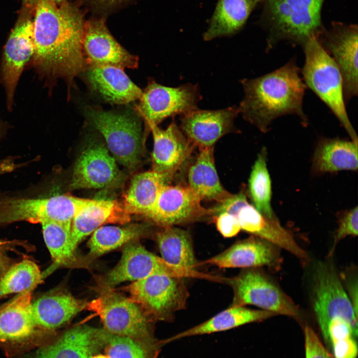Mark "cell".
I'll use <instances>...</instances> for the list:
<instances>
[{"instance_id": "obj_25", "label": "cell", "mask_w": 358, "mask_h": 358, "mask_svg": "<svg viewBox=\"0 0 358 358\" xmlns=\"http://www.w3.org/2000/svg\"><path fill=\"white\" fill-rule=\"evenodd\" d=\"M130 218V214L126 211L123 203L114 200H96L73 218L71 230L72 243L76 248L84 238L103 224H122L129 222Z\"/></svg>"}, {"instance_id": "obj_19", "label": "cell", "mask_w": 358, "mask_h": 358, "mask_svg": "<svg viewBox=\"0 0 358 358\" xmlns=\"http://www.w3.org/2000/svg\"><path fill=\"white\" fill-rule=\"evenodd\" d=\"M238 113L235 106L214 110L198 109L181 116L180 129L195 147H214L223 136L236 131L234 121Z\"/></svg>"}, {"instance_id": "obj_49", "label": "cell", "mask_w": 358, "mask_h": 358, "mask_svg": "<svg viewBox=\"0 0 358 358\" xmlns=\"http://www.w3.org/2000/svg\"><path fill=\"white\" fill-rule=\"evenodd\" d=\"M1 122H0V128H1Z\"/></svg>"}, {"instance_id": "obj_9", "label": "cell", "mask_w": 358, "mask_h": 358, "mask_svg": "<svg viewBox=\"0 0 358 358\" xmlns=\"http://www.w3.org/2000/svg\"><path fill=\"white\" fill-rule=\"evenodd\" d=\"M156 274L211 281L214 278L213 275L199 272L196 269L169 264L161 257L133 241L125 245L119 263L101 279V286L102 289H112L123 282L135 281Z\"/></svg>"}, {"instance_id": "obj_21", "label": "cell", "mask_w": 358, "mask_h": 358, "mask_svg": "<svg viewBox=\"0 0 358 358\" xmlns=\"http://www.w3.org/2000/svg\"><path fill=\"white\" fill-rule=\"evenodd\" d=\"M108 336L104 329L75 327L27 358H90L104 347Z\"/></svg>"}, {"instance_id": "obj_36", "label": "cell", "mask_w": 358, "mask_h": 358, "mask_svg": "<svg viewBox=\"0 0 358 358\" xmlns=\"http://www.w3.org/2000/svg\"><path fill=\"white\" fill-rule=\"evenodd\" d=\"M161 341L148 342L108 333L104 346L109 358H157Z\"/></svg>"}, {"instance_id": "obj_17", "label": "cell", "mask_w": 358, "mask_h": 358, "mask_svg": "<svg viewBox=\"0 0 358 358\" xmlns=\"http://www.w3.org/2000/svg\"><path fill=\"white\" fill-rule=\"evenodd\" d=\"M122 175L113 157L103 145L91 144L77 159L72 177V189L104 188L121 182Z\"/></svg>"}, {"instance_id": "obj_6", "label": "cell", "mask_w": 358, "mask_h": 358, "mask_svg": "<svg viewBox=\"0 0 358 358\" xmlns=\"http://www.w3.org/2000/svg\"><path fill=\"white\" fill-rule=\"evenodd\" d=\"M102 290L98 298L88 302L86 309L99 317L105 331L144 342L157 340L154 335L153 320L137 304L112 289Z\"/></svg>"}, {"instance_id": "obj_34", "label": "cell", "mask_w": 358, "mask_h": 358, "mask_svg": "<svg viewBox=\"0 0 358 358\" xmlns=\"http://www.w3.org/2000/svg\"><path fill=\"white\" fill-rule=\"evenodd\" d=\"M267 151L262 148L252 168L249 179V193L254 206L262 214L274 218L271 205V182L267 164Z\"/></svg>"}, {"instance_id": "obj_14", "label": "cell", "mask_w": 358, "mask_h": 358, "mask_svg": "<svg viewBox=\"0 0 358 358\" xmlns=\"http://www.w3.org/2000/svg\"><path fill=\"white\" fill-rule=\"evenodd\" d=\"M201 201L187 185L166 184L147 218L161 227L212 218L211 208L204 207Z\"/></svg>"}, {"instance_id": "obj_27", "label": "cell", "mask_w": 358, "mask_h": 358, "mask_svg": "<svg viewBox=\"0 0 358 358\" xmlns=\"http://www.w3.org/2000/svg\"><path fill=\"white\" fill-rule=\"evenodd\" d=\"M276 315L272 312L262 309L230 306L208 320L162 341V342L164 345L185 337L225 331L247 324L261 321Z\"/></svg>"}, {"instance_id": "obj_8", "label": "cell", "mask_w": 358, "mask_h": 358, "mask_svg": "<svg viewBox=\"0 0 358 358\" xmlns=\"http://www.w3.org/2000/svg\"><path fill=\"white\" fill-rule=\"evenodd\" d=\"M96 199L58 195L43 198H11L0 201V223L52 221L71 228L74 217Z\"/></svg>"}, {"instance_id": "obj_46", "label": "cell", "mask_w": 358, "mask_h": 358, "mask_svg": "<svg viewBox=\"0 0 358 358\" xmlns=\"http://www.w3.org/2000/svg\"><path fill=\"white\" fill-rule=\"evenodd\" d=\"M90 358H109L106 355L94 354Z\"/></svg>"}, {"instance_id": "obj_31", "label": "cell", "mask_w": 358, "mask_h": 358, "mask_svg": "<svg viewBox=\"0 0 358 358\" xmlns=\"http://www.w3.org/2000/svg\"><path fill=\"white\" fill-rule=\"evenodd\" d=\"M161 258L178 267L195 269L196 262L190 234L175 226L162 227L156 234Z\"/></svg>"}, {"instance_id": "obj_24", "label": "cell", "mask_w": 358, "mask_h": 358, "mask_svg": "<svg viewBox=\"0 0 358 358\" xmlns=\"http://www.w3.org/2000/svg\"><path fill=\"white\" fill-rule=\"evenodd\" d=\"M358 141L339 138L320 139L315 148L312 171L315 175L341 171H357Z\"/></svg>"}, {"instance_id": "obj_39", "label": "cell", "mask_w": 358, "mask_h": 358, "mask_svg": "<svg viewBox=\"0 0 358 358\" xmlns=\"http://www.w3.org/2000/svg\"><path fill=\"white\" fill-rule=\"evenodd\" d=\"M217 229L225 238H230L237 235L241 229L235 215L223 212L214 217Z\"/></svg>"}, {"instance_id": "obj_22", "label": "cell", "mask_w": 358, "mask_h": 358, "mask_svg": "<svg viewBox=\"0 0 358 358\" xmlns=\"http://www.w3.org/2000/svg\"><path fill=\"white\" fill-rule=\"evenodd\" d=\"M87 304L68 292H52L32 302V316L37 328L53 331L63 326L86 309Z\"/></svg>"}, {"instance_id": "obj_13", "label": "cell", "mask_w": 358, "mask_h": 358, "mask_svg": "<svg viewBox=\"0 0 358 358\" xmlns=\"http://www.w3.org/2000/svg\"><path fill=\"white\" fill-rule=\"evenodd\" d=\"M316 37L341 72L346 103L358 95V26L334 22Z\"/></svg>"}, {"instance_id": "obj_43", "label": "cell", "mask_w": 358, "mask_h": 358, "mask_svg": "<svg viewBox=\"0 0 358 358\" xmlns=\"http://www.w3.org/2000/svg\"><path fill=\"white\" fill-rule=\"evenodd\" d=\"M16 168V164L10 159L0 160V175L12 171Z\"/></svg>"}, {"instance_id": "obj_41", "label": "cell", "mask_w": 358, "mask_h": 358, "mask_svg": "<svg viewBox=\"0 0 358 358\" xmlns=\"http://www.w3.org/2000/svg\"><path fill=\"white\" fill-rule=\"evenodd\" d=\"M129 0H86L96 12L106 14L127 2Z\"/></svg>"}, {"instance_id": "obj_42", "label": "cell", "mask_w": 358, "mask_h": 358, "mask_svg": "<svg viewBox=\"0 0 358 358\" xmlns=\"http://www.w3.org/2000/svg\"><path fill=\"white\" fill-rule=\"evenodd\" d=\"M345 282L346 286V293L353 306L355 311L358 312V278L356 275H345Z\"/></svg>"}, {"instance_id": "obj_11", "label": "cell", "mask_w": 358, "mask_h": 358, "mask_svg": "<svg viewBox=\"0 0 358 358\" xmlns=\"http://www.w3.org/2000/svg\"><path fill=\"white\" fill-rule=\"evenodd\" d=\"M233 290L231 306L254 305L262 310L299 320L300 311L294 302L269 277L257 268H250L228 278Z\"/></svg>"}, {"instance_id": "obj_15", "label": "cell", "mask_w": 358, "mask_h": 358, "mask_svg": "<svg viewBox=\"0 0 358 358\" xmlns=\"http://www.w3.org/2000/svg\"><path fill=\"white\" fill-rule=\"evenodd\" d=\"M34 52L33 19L22 18L12 30L4 46L1 60L0 79L9 111L13 107L14 92L20 76L30 62Z\"/></svg>"}, {"instance_id": "obj_47", "label": "cell", "mask_w": 358, "mask_h": 358, "mask_svg": "<svg viewBox=\"0 0 358 358\" xmlns=\"http://www.w3.org/2000/svg\"><path fill=\"white\" fill-rule=\"evenodd\" d=\"M11 243H12L11 242L0 240V247Z\"/></svg>"}, {"instance_id": "obj_37", "label": "cell", "mask_w": 358, "mask_h": 358, "mask_svg": "<svg viewBox=\"0 0 358 358\" xmlns=\"http://www.w3.org/2000/svg\"><path fill=\"white\" fill-rule=\"evenodd\" d=\"M358 234V207L339 213L338 215V227L335 232L332 248L328 256L334 253L338 243L348 236H357Z\"/></svg>"}, {"instance_id": "obj_28", "label": "cell", "mask_w": 358, "mask_h": 358, "mask_svg": "<svg viewBox=\"0 0 358 358\" xmlns=\"http://www.w3.org/2000/svg\"><path fill=\"white\" fill-rule=\"evenodd\" d=\"M31 291L6 303L0 310V342H17L31 337L36 326L31 313Z\"/></svg>"}, {"instance_id": "obj_30", "label": "cell", "mask_w": 358, "mask_h": 358, "mask_svg": "<svg viewBox=\"0 0 358 358\" xmlns=\"http://www.w3.org/2000/svg\"><path fill=\"white\" fill-rule=\"evenodd\" d=\"M168 182L163 176L152 170L135 175L124 196L125 209L130 215L139 214L147 218L162 187Z\"/></svg>"}, {"instance_id": "obj_2", "label": "cell", "mask_w": 358, "mask_h": 358, "mask_svg": "<svg viewBox=\"0 0 358 358\" xmlns=\"http://www.w3.org/2000/svg\"><path fill=\"white\" fill-rule=\"evenodd\" d=\"M300 72L293 58L265 75L242 80L245 96L238 107L239 112L263 133L270 130L274 120L289 114L297 115L306 126L308 119L303 101L307 87Z\"/></svg>"}, {"instance_id": "obj_18", "label": "cell", "mask_w": 358, "mask_h": 358, "mask_svg": "<svg viewBox=\"0 0 358 358\" xmlns=\"http://www.w3.org/2000/svg\"><path fill=\"white\" fill-rule=\"evenodd\" d=\"M146 124L152 132L154 141L152 170L169 182L187 162L195 146L174 121L165 129L154 124Z\"/></svg>"}, {"instance_id": "obj_40", "label": "cell", "mask_w": 358, "mask_h": 358, "mask_svg": "<svg viewBox=\"0 0 358 358\" xmlns=\"http://www.w3.org/2000/svg\"><path fill=\"white\" fill-rule=\"evenodd\" d=\"M356 338H349L332 345L331 350L334 358H356L358 344Z\"/></svg>"}, {"instance_id": "obj_20", "label": "cell", "mask_w": 358, "mask_h": 358, "mask_svg": "<svg viewBox=\"0 0 358 358\" xmlns=\"http://www.w3.org/2000/svg\"><path fill=\"white\" fill-rule=\"evenodd\" d=\"M278 247L254 236L239 241L225 251L201 263L220 268H258L277 270L281 259Z\"/></svg>"}, {"instance_id": "obj_3", "label": "cell", "mask_w": 358, "mask_h": 358, "mask_svg": "<svg viewBox=\"0 0 358 358\" xmlns=\"http://www.w3.org/2000/svg\"><path fill=\"white\" fill-rule=\"evenodd\" d=\"M305 62L301 74L310 89L339 121L353 141H358L346 108L343 80L337 65L315 36L302 46Z\"/></svg>"}, {"instance_id": "obj_29", "label": "cell", "mask_w": 358, "mask_h": 358, "mask_svg": "<svg viewBox=\"0 0 358 358\" xmlns=\"http://www.w3.org/2000/svg\"><path fill=\"white\" fill-rule=\"evenodd\" d=\"M260 0H219L210 24L203 35L205 40L230 36L239 31Z\"/></svg>"}, {"instance_id": "obj_12", "label": "cell", "mask_w": 358, "mask_h": 358, "mask_svg": "<svg viewBox=\"0 0 358 358\" xmlns=\"http://www.w3.org/2000/svg\"><path fill=\"white\" fill-rule=\"evenodd\" d=\"M201 98L196 85L172 88L151 82L143 91L135 109L146 124L158 125L167 118L182 116L198 109Z\"/></svg>"}, {"instance_id": "obj_4", "label": "cell", "mask_w": 358, "mask_h": 358, "mask_svg": "<svg viewBox=\"0 0 358 358\" xmlns=\"http://www.w3.org/2000/svg\"><path fill=\"white\" fill-rule=\"evenodd\" d=\"M324 0H265L269 30L267 52L280 41L302 46L324 29L321 11Z\"/></svg>"}, {"instance_id": "obj_1", "label": "cell", "mask_w": 358, "mask_h": 358, "mask_svg": "<svg viewBox=\"0 0 358 358\" xmlns=\"http://www.w3.org/2000/svg\"><path fill=\"white\" fill-rule=\"evenodd\" d=\"M33 18L35 52L29 63L42 78L71 82L85 70L83 50L85 22L79 4L58 5L38 0Z\"/></svg>"}, {"instance_id": "obj_26", "label": "cell", "mask_w": 358, "mask_h": 358, "mask_svg": "<svg viewBox=\"0 0 358 358\" xmlns=\"http://www.w3.org/2000/svg\"><path fill=\"white\" fill-rule=\"evenodd\" d=\"M214 147L199 148L187 173V185L202 200L221 203L232 194L222 185L216 169Z\"/></svg>"}, {"instance_id": "obj_16", "label": "cell", "mask_w": 358, "mask_h": 358, "mask_svg": "<svg viewBox=\"0 0 358 358\" xmlns=\"http://www.w3.org/2000/svg\"><path fill=\"white\" fill-rule=\"evenodd\" d=\"M83 50L87 64L112 66L124 69L138 67V58L126 50L113 37L103 17L85 21Z\"/></svg>"}, {"instance_id": "obj_35", "label": "cell", "mask_w": 358, "mask_h": 358, "mask_svg": "<svg viewBox=\"0 0 358 358\" xmlns=\"http://www.w3.org/2000/svg\"><path fill=\"white\" fill-rule=\"evenodd\" d=\"M42 279L38 266L30 260L24 259L8 268L1 276L0 299L14 293L31 291Z\"/></svg>"}, {"instance_id": "obj_7", "label": "cell", "mask_w": 358, "mask_h": 358, "mask_svg": "<svg viewBox=\"0 0 358 358\" xmlns=\"http://www.w3.org/2000/svg\"><path fill=\"white\" fill-rule=\"evenodd\" d=\"M184 278L156 274L133 281L126 290L153 321H170L186 306L189 293Z\"/></svg>"}, {"instance_id": "obj_38", "label": "cell", "mask_w": 358, "mask_h": 358, "mask_svg": "<svg viewBox=\"0 0 358 358\" xmlns=\"http://www.w3.org/2000/svg\"><path fill=\"white\" fill-rule=\"evenodd\" d=\"M304 334L305 358H333L311 327L306 326Z\"/></svg>"}, {"instance_id": "obj_45", "label": "cell", "mask_w": 358, "mask_h": 358, "mask_svg": "<svg viewBox=\"0 0 358 358\" xmlns=\"http://www.w3.org/2000/svg\"><path fill=\"white\" fill-rule=\"evenodd\" d=\"M38 0H24V1L27 4V5H31L34 6L36 1ZM51 1L58 5H61L65 3H66L68 1L67 0H46Z\"/></svg>"}, {"instance_id": "obj_44", "label": "cell", "mask_w": 358, "mask_h": 358, "mask_svg": "<svg viewBox=\"0 0 358 358\" xmlns=\"http://www.w3.org/2000/svg\"><path fill=\"white\" fill-rule=\"evenodd\" d=\"M8 264L7 259L0 254V274L1 276L7 270Z\"/></svg>"}, {"instance_id": "obj_23", "label": "cell", "mask_w": 358, "mask_h": 358, "mask_svg": "<svg viewBox=\"0 0 358 358\" xmlns=\"http://www.w3.org/2000/svg\"><path fill=\"white\" fill-rule=\"evenodd\" d=\"M87 75L92 88L111 103H129L139 99L142 94L143 91L121 68L108 65L90 66Z\"/></svg>"}, {"instance_id": "obj_33", "label": "cell", "mask_w": 358, "mask_h": 358, "mask_svg": "<svg viewBox=\"0 0 358 358\" xmlns=\"http://www.w3.org/2000/svg\"><path fill=\"white\" fill-rule=\"evenodd\" d=\"M41 224L45 243L54 262L45 274L57 267L68 266L75 263L76 248L71 240V228L52 221Z\"/></svg>"}, {"instance_id": "obj_5", "label": "cell", "mask_w": 358, "mask_h": 358, "mask_svg": "<svg viewBox=\"0 0 358 358\" xmlns=\"http://www.w3.org/2000/svg\"><path fill=\"white\" fill-rule=\"evenodd\" d=\"M85 114L104 137L113 158L122 165L134 169L139 164L142 149L141 123L128 112L106 111L87 107Z\"/></svg>"}, {"instance_id": "obj_10", "label": "cell", "mask_w": 358, "mask_h": 358, "mask_svg": "<svg viewBox=\"0 0 358 358\" xmlns=\"http://www.w3.org/2000/svg\"><path fill=\"white\" fill-rule=\"evenodd\" d=\"M311 298L313 310L321 334L329 324L346 321L358 328V312L330 263L319 262L313 278Z\"/></svg>"}, {"instance_id": "obj_48", "label": "cell", "mask_w": 358, "mask_h": 358, "mask_svg": "<svg viewBox=\"0 0 358 358\" xmlns=\"http://www.w3.org/2000/svg\"><path fill=\"white\" fill-rule=\"evenodd\" d=\"M5 304H6V303H5L4 304H3V305H0V310L1 309V308L5 305Z\"/></svg>"}, {"instance_id": "obj_32", "label": "cell", "mask_w": 358, "mask_h": 358, "mask_svg": "<svg viewBox=\"0 0 358 358\" xmlns=\"http://www.w3.org/2000/svg\"><path fill=\"white\" fill-rule=\"evenodd\" d=\"M146 226L134 224L125 227L101 226L96 229L89 240V254L98 257L134 241L142 235Z\"/></svg>"}]
</instances>
